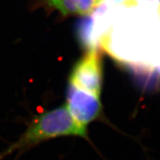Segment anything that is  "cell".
<instances>
[{
	"label": "cell",
	"instance_id": "obj_6",
	"mask_svg": "<svg viewBox=\"0 0 160 160\" xmlns=\"http://www.w3.org/2000/svg\"><path fill=\"white\" fill-rule=\"evenodd\" d=\"M77 35L84 47L91 50H97L99 42L96 36L94 22L92 15L86 16L78 22Z\"/></svg>",
	"mask_w": 160,
	"mask_h": 160
},
{
	"label": "cell",
	"instance_id": "obj_8",
	"mask_svg": "<svg viewBox=\"0 0 160 160\" xmlns=\"http://www.w3.org/2000/svg\"><path fill=\"white\" fill-rule=\"evenodd\" d=\"M159 5H160V0H159Z\"/></svg>",
	"mask_w": 160,
	"mask_h": 160
},
{
	"label": "cell",
	"instance_id": "obj_1",
	"mask_svg": "<svg viewBox=\"0 0 160 160\" xmlns=\"http://www.w3.org/2000/svg\"><path fill=\"white\" fill-rule=\"evenodd\" d=\"M97 13L99 45L146 82L159 79L160 5L108 7L102 3Z\"/></svg>",
	"mask_w": 160,
	"mask_h": 160
},
{
	"label": "cell",
	"instance_id": "obj_5",
	"mask_svg": "<svg viewBox=\"0 0 160 160\" xmlns=\"http://www.w3.org/2000/svg\"><path fill=\"white\" fill-rule=\"evenodd\" d=\"M63 15H87L98 5L97 0H47Z\"/></svg>",
	"mask_w": 160,
	"mask_h": 160
},
{
	"label": "cell",
	"instance_id": "obj_4",
	"mask_svg": "<svg viewBox=\"0 0 160 160\" xmlns=\"http://www.w3.org/2000/svg\"><path fill=\"white\" fill-rule=\"evenodd\" d=\"M102 61L97 50H91L78 62L72 71L71 83L99 97L102 88Z\"/></svg>",
	"mask_w": 160,
	"mask_h": 160
},
{
	"label": "cell",
	"instance_id": "obj_2",
	"mask_svg": "<svg viewBox=\"0 0 160 160\" xmlns=\"http://www.w3.org/2000/svg\"><path fill=\"white\" fill-rule=\"evenodd\" d=\"M64 137H88V129L80 126L73 119L66 106L57 108L36 117L19 139L0 154V158Z\"/></svg>",
	"mask_w": 160,
	"mask_h": 160
},
{
	"label": "cell",
	"instance_id": "obj_3",
	"mask_svg": "<svg viewBox=\"0 0 160 160\" xmlns=\"http://www.w3.org/2000/svg\"><path fill=\"white\" fill-rule=\"evenodd\" d=\"M65 106L73 119L85 128L99 118L102 112L99 97L79 88L71 82L68 87Z\"/></svg>",
	"mask_w": 160,
	"mask_h": 160
},
{
	"label": "cell",
	"instance_id": "obj_7",
	"mask_svg": "<svg viewBox=\"0 0 160 160\" xmlns=\"http://www.w3.org/2000/svg\"><path fill=\"white\" fill-rule=\"evenodd\" d=\"M139 5L146 6H159V0H137Z\"/></svg>",
	"mask_w": 160,
	"mask_h": 160
}]
</instances>
